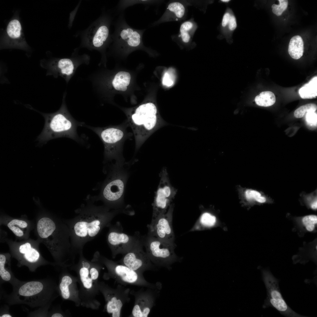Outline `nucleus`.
Returning <instances> with one entry per match:
<instances>
[{
  "label": "nucleus",
  "instance_id": "45",
  "mask_svg": "<svg viewBox=\"0 0 317 317\" xmlns=\"http://www.w3.org/2000/svg\"><path fill=\"white\" fill-rule=\"evenodd\" d=\"M221 2L222 3H228L230 1V0H221Z\"/></svg>",
  "mask_w": 317,
  "mask_h": 317
},
{
  "label": "nucleus",
  "instance_id": "14",
  "mask_svg": "<svg viewBox=\"0 0 317 317\" xmlns=\"http://www.w3.org/2000/svg\"><path fill=\"white\" fill-rule=\"evenodd\" d=\"M107 227L109 231L107 236V241L113 259L119 254L124 255L129 251L140 235L138 232L135 233L134 235L124 232L121 224L119 222L114 225L111 223Z\"/></svg>",
  "mask_w": 317,
  "mask_h": 317
},
{
  "label": "nucleus",
  "instance_id": "25",
  "mask_svg": "<svg viewBox=\"0 0 317 317\" xmlns=\"http://www.w3.org/2000/svg\"><path fill=\"white\" fill-rule=\"evenodd\" d=\"M10 253L0 254V276L1 278L6 281H10L13 277L11 269V257Z\"/></svg>",
  "mask_w": 317,
  "mask_h": 317
},
{
  "label": "nucleus",
  "instance_id": "4",
  "mask_svg": "<svg viewBox=\"0 0 317 317\" xmlns=\"http://www.w3.org/2000/svg\"><path fill=\"white\" fill-rule=\"evenodd\" d=\"M14 290L12 297L14 303H24L34 307L45 304L49 306L59 294L58 285L52 279L21 283Z\"/></svg>",
  "mask_w": 317,
  "mask_h": 317
},
{
  "label": "nucleus",
  "instance_id": "5",
  "mask_svg": "<svg viewBox=\"0 0 317 317\" xmlns=\"http://www.w3.org/2000/svg\"><path fill=\"white\" fill-rule=\"evenodd\" d=\"M91 261L99 262L106 268L107 272L104 273L103 276L104 280L112 279L124 286H135L158 290L161 288L160 283L154 284L149 282L146 280L143 274L107 258L102 255L98 251L94 253Z\"/></svg>",
  "mask_w": 317,
  "mask_h": 317
},
{
  "label": "nucleus",
  "instance_id": "44",
  "mask_svg": "<svg viewBox=\"0 0 317 317\" xmlns=\"http://www.w3.org/2000/svg\"><path fill=\"white\" fill-rule=\"evenodd\" d=\"M0 317H11L12 316L11 315H10V314H9L5 313V314H3Z\"/></svg>",
  "mask_w": 317,
  "mask_h": 317
},
{
  "label": "nucleus",
  "instance_id": "17",
  "mask_svg": "<svg viewBox=\"0 0 317 317\" xmlns=\"http://www.w3.org/2000/svg\"><path fill=\"white\" fill-rule=\"evenodd\" d=\"M89 60L87 55H80L74 53L70 58L57 59L52 61L48 72L55 76L63 77L68 81L77 68L82 64L88 63Z\"/></svg>",
  "mask_w": 317,
  "mask_h": 317
},
{
  "label": "nucleus",
  "instance_id": "34",
  "mask_svg": "<svg viewBox=\"0 0 317 317\" xmlns=\"http://www.w3.org/2000/svg\"><path fill=\"white\" fill-rule=\"evenodd\" d=\"M317 109L316 104L313 103L308 104L301 106L296 109L294 112V116L296 118H301L307 113L311 111L316 112Z\"/></svg>",
  "mask_w": 317,
  "mask_h": 317
},
{
  "label": "nucleus",
  "instance_id": "20",
  "mask_svg": "<svg viewBox=\"0 0 317 317\" xmlns=\"http://www.w3.org/2000/svg\"><path fill=\"white\" fill-rule=\"evenodd\" d=\"M87 127L99 136L104 144L105 158L107 159L115 158L117 153L115 145L123 137V131L115 127L104 128Z\"/></svg>",
  "mask_w": 317,
  "mask_h": 317
},
{
  "label": "nucleus",
  "instance_id": "10",
  "mask_svg": "<svg viewBox=\"0 0 317 317\" xmlns=\"http://www.w3.org/2000/svg\"><path fill=\"white\" fill-rule=\"evenodd\" d=\"M114 31L112 34L113 49L127 52L136 49L147 50L144 45L142 37L145 29L139 30L130 26L125 20L124 13H122L115 22Z\"/></svg>",
  "mask_w": 317,
  "mask_h": 317
},
{
  "label": "nucleus",
  "instance_id": "29",
  "mask_svg": "<svg viewBox=\"0 0 317 317\" xmlns=\"http://www.w3.org/2000/svg\"><path fill=\"white\" fill-rule=\"evenodd\" d=\"M256 104L259 106L268 107L274 104L276 101V97L274 94L270 91L261 92L255 98Z\"/></svg>",
  "mask_w": 317,
  "mask_h": 317
},
{
  "label": "nucleus",
  "instance_id": "37",
  "mask_svg": "<svg viewBox=\"0 0 317 317\" xmlns=\"http://www.w3.org/2000/svg\"><path fill=\"white\" fill-rule=\"evenodd\" d=\"M233 13L232 10L230 8H228L223 15L220 28L221 32L223 36L225 33L230 17Z\"/></svg>",
  "mask_w": 317,
  "mask_h": 317
},
{
  "label": "nucleus",
  "instance_id": "13",
  "mask_svg": "<svg viewBox=\"0 0 317 317\" xmlns=\"http://www.w3.org/2000/svg\"><path fill=\"white\" fill-rule=\"evenodd\" d=\"M98 287L105 301L104 311L111 317H121L123 307L130 300V289L119 284L112 288L102 281H98Z\"/></svg>",
  "mask_w": 317,
  "mask_h": 317
},
{
  "label": "nucleus",
  "instance_id": "3",
  "mask_svg": "<svg viewBox=\"0 0 317 317\" xmlns=\"http://www.w3.org/2000/svg\"><path fill=\"white\" fill-rule=\"evenodd\" d=\"M45 119L44 128L37 140L40 143H45L55 138L66 137L79 142L77 128L84 125L83 122L75 120L68 112L65 100L60 109L52 113H42Z\"/></svg>",
  "mask_w": 317,
  "mask_h": 317
},
{
  "label": "nucleus",
  "instance_id": "40",
  "mask_svg": "<svg viewBox=\"0 0 317 317\" xmlns=\"http://www.w3.org/2000/svg\"><path fill=\"white\" fill-rule=\"evenodd\" d=\"M174 76L173 71L168 70L164 74L162 80V83L165 86L170 87L174 83Z\"/></svg>",
  "mask_w": 317,
  "mask_h": 317
},
{
  "label": "nucleus",
  "instance_id": "6",
  "mask_svg": "<svg viewBox=\"0 0 317 317\" xmlns=\"http://www.w3.org/2000/svg\"><path fill=\"white\" fill-rule=\"evenodd\" d=\"M129 172L117 163L112 168L101 188L99 195L92 199L100 200L111 209L122 208L124 196Z\"/></svg>",
  "mask_w": 317,
  "mask_h": 317
},
{
  "label": "nucleus",
  "instance_id": "36",
  "mask_svg": "<svg viewBox=\"0 0 317 317\" xmlns=\"http://www.w3.org/2000/svg\"><path fill=\"white\" fill-rule=\"evenodd\" d=\"M152 1L149 0H121L118 4V9L123 11L128 7L135 4H142L144 5L151 4Z\"/></svg>",
  "mask_w": 317,
  "mask_h": 317
},
{
  "label": "nucleus",
  "instance_id": "19",
  "mask_svg": "<svg viewBox=\"0 0 317 317\" xmlns=\"http://www.w3.org/2000/svg\"><path fill=\"white\" fill-rule=\"evenodd\" d=\"M154 289L142 288L137 291H130V295L134 297V305L130 317H147L154 306L156 293Z\"/></svg>",
  "mask_w": 317,
  "mask_h": 317
},
{
  "label": "nucleus",
  "instance_id": "16",
  "mask_svg": "<svg viewBox=\"0 0 317 317\" xmlns=\"http://www.w3.org/2000/svg\"><path fill=\"white\" fill-rule=\"evenodd\" d=\"M144 247L142 236L140 235L132 248L117 262L142 274L145 271L153 270L155 265L144 251Z\"/></svg>",
  "mask_w": 317,
  "mask_h": 317
},
{
  "label": "nucleus",
  "instance_id": "9",
  "mask_svg": "<svg viewBox=\"0 0 317 317\" xmlns=\"http://www.w3.org/2000/svg\"><path fill=\"white\" fill-rule=\"evenodd\" d=\"M112 17L105 12L81 33L80 46L90 50L104 51L112 42L110 26Z\"/></svg>",
  "mask_w": 317,
  "mask_h": 317
},
{
  "label": "nucleus",
  "instance_id": "24",
  "mask_svg": "<svg viewBox=\"0 0 317 317\" xmlns=\"http://www.w3.org/2000/svg\"><path fill=\"white\" fill-rule=\"evenodd\" d=\"M216 222L215 216L208 212H203L189 231H198L204 228L212 227L215 225Z\"/></svg>",
  "mask_w": 317,
  "mask_h": 317
},
{
  "label": "nucleus",
  "instance_id": "31",
  "mask_svg": "<svg viewBox=\"0 0 317 317\" xmlns=\"http://www.w3.org/2000/svg\"><path fill=\"white\" fill-rule=\"evenodd\" d=\"M245 195L246 200L249 201H254L260 203H264L267 200L266 196L259 192L254 190L247 189L245 191Z\"/></svg>",
  "mask_w": 317,
  "mask_h": 317
},
{
  "label": "nucleus",
  "instance_id": "2",
  "mask_svg": "<svg viewBox=\"0 0 317 317\" xmlns=\"http://www.w3.org/2000/svg\"><path fill=\"white\" fill-rule=\"evenodd\" d=\"M35 234L49 251L57 266L69 268L75 263L77 254L71 244L69 227L63 219L42 211L37 216Z\"/></svg>",
  "mask_w": 317,
  "mask_h": 317
},
{
  "label": "nucleus",
  "instance_id": "15",
  "mask_svg": "<svg viewBox=\"0 0 317 317\" xmlns=\"http://www.w3.org/2000/svg\"><path fill=\"white\" fill-rule=\"evenodd\" d=\"M175 205L172 203L167 212L154 220L147 225L148 234L164 242L175 245V235L172 226Z\"/></svg>",
  "mask_w": 317,
  "mask_h": 317
},
{
  "label": "nucleus",
  "instance_id": "39",
  "mask_svg": "<svg viewBox=\"0 0 317 317\" xmlns=\"http://www.w3.org/2000/svg\"><path fill=\"white\" fill-rule=\"evenodd\" d=\"M237 26L236 19L233 12L231 15L228 26L224 36L227 38H230L231 35L236 29Z\"/></svg>",
  "mask_w": 317,
  "mask_h": 317
},
{
  "label": "nucleus",
  "instance_id": "27",
  "mask_svg": "<svg viewBox=\"0 0 317 317\" xmlns=\"http://www.w3.org/2000/svg\"><path fill=\"white\" fill-rule=\"evenodd\" d=\"M301 97L303 99L315 98L317 96V77L312 78L307 83L301 88L299 90Z\"/></svg>",
  "mask_w": 317,
  "mask_h": 317
},
{
  "label": "nucleus",
  "instance_id": "38",
  "mask_svg": "<svg viewBox=\"0 0 317 317\" xmlns=\"http://www.w3.org/2000/svg\"><path fill=\"white\" fill-rule=\"evenodd\" d=\"M279 5L273 4L272 6L273 13L277 16L281 15L283 12L287 9L288 5V1L279 0Z\"/></svg>",
  "mask_w": 317,
  "mask_h": 317
},
{
  "label": "nucleus",
  "instance_id": "23",
  "mask_svg": "<svg viewBox=\"0 0 317 317\" xmlns=\"http://www.w3.org/2000/svg\"><path fill=\"white\" fill-rule=\"evenodd\" d=\"M156 107L152 103L142 104L137 107L131 116L132 122L137 127L146 131H150L157 122Z\"/></svg>",
  "mask_w": 317,
  "mask_h": 317
},
{
  "label": "nucleus",
  "instance_id": "28",
  "mask_svg": "<svg viewBox=\"0 0 317 317\" xmlns=\"http://www.w3.org/2000/svg\"><path fill=\"white\" fill-rule=\"evenodd\" d=\"M130 79L131 75L129 72L120 71L115 76L112 85L116 90L125 91L127 89V86L129 84Z\"/></svg>",
  "mask_w": 317,
  "mask_h": 317
},
{
  "label": "nucleus",
  "instance_id": "11",
  "mask_svg": "<svg viewBox=\"0 0 317 317\" xmlns=\"http://www.w3.org/2000/svg\"><path fill=\"white\" fill-rule=\"evenodd\" d=\"M142 238L147 254L155 265L170 269L172 264L181 259L175 253L176 244L164 242L148 233Z\"/></svg>",
  "mask_w": 317,
  "mask_h": 317
},
{
  "label": "nucleus",
  "instance_id": "8",
  "mask_svg": "<svg viewBox=\"0 0 317 317\" xmlns=\"http://www.w3.org/2000/svg\"><path fill=\"white\" fill-rule=\"evenodd\" d=\"M4 242L8 246L11 256L17 261L18 266H25L33 271L42 265H56L55 262H48L42 256L39 247L41 243L37 239L35 240L29 238L18 241L7 237Z\"/></svg>",
  "mask_w": 317,
  "mask_h": 317
},
{
  "label": "nucleus",
  "instance_id": "12",
  "mask_svg": "<svg viewBox=\"0 0 317 317\" xmlns=\"http://www.w3.org/2000/svg\"><path fill=\"white\" fill-rule=\"evenodd\" d=\"M261 272L267 292V298L263 306V308L272 307L286 317H307L296 312L288 305L280 292L279 280L269 269H263Z\"/></svg>",
  "mask_w": 317,
  "mask_h": 317
},
{
  "label": "nucleus",
  "instance_id": "30",
  "mask_svg": "<svg viewBox=\"0 0 317 317\" xmlns=\"http://www.w3.org/2000/svg\"><path fill=\"white\" fill-rule=\"evenodd\" d=\"M22 26L20 21L14 19L9 23L6 28V33L9 37L12 39H18L21 35Z\"/></svg>",
  "mask_w": 317,
  "mask_h": 317
},
{
  "label": "nucleus",
  "instance_id": "41",
  "mask_svg": "<svg viewBox=\"0 0 317 317\" xmlns=\"http://www.w3.org/2000/svg\"><path fill=\"white\" fill-rule=\"evenodd\" d=\"M317 113L315 112L311 111L307 113L306 120L307 124L312 126H317Z\"/></svg>",
  "mask_w": 317,
  "mask_h": 317
},
{
  "label": "nucleus",
  "instance_id": "35",
  "mask_svg": "<svg viewBox=\"0 0 317 317\" xmlns=\"http://www.w3.org/2000/svg\"><path fill=\"white\" fill-rule=\"evenodd\" d=\"M302 222L307 231H312L317 223V216L313 215H306L302 218Z\"/></svg>",
  "mask_w": 317,
  "mask_h": 317
},
{
  "label": "nucleus",
  "instance_id": "1",
  "mask_svg": "<svg viewBox=\"0 0 317 317\" xmlns=\"http://www.w3.org/2000/svg\"><path fill=\"white\" fill-rule=\"evenodd\" d=\"M92 200H88L75 211L76 215L65 219L70 231L72 248L77 254L83 251L85 244L94 239L113 218L120 213L131 215L126 208L111 209L104 205L97 206Z\"/></svg>",
  "mask_w": 317,
  "mask_h": 317
},
{
  "label": "nucleus",
  "instance_id": "42",
  "mask_svg": "<svg viewBox=\"0 0 317 317\" xmlns=\"http://www.w3.org/2000/svg\"><path fill=\"white\" fill-rule=\"evenodd\" d=\"M7 233L4 230L0 229V242H4L5 240L7 237Z\"/></svg>",
  "mask_w": 317,
  "mask_h": 317
},
{
  "label": "nucleus",
  "instance_id": "7",
  "mask_svg": "<svg viewBox=\"0 0 317 317\" xmlns=\"http://www.w3.org/2000/svg\"><path fill=\"white\" fill-rule=\"evenodd\" d=\"M78 261L69 267L77 274L79 285V297L81 306L92 310H97L101 305L97 299L100 291L98 284L94 281L90 274L91 261L84 257L83 251L79 253Z\"/></svg>",
  "mask_w": 317,
  "mask_h": 317
},
{
  "label": "nucleus",
  "instance_id": "43",
  "mask_svg": "<svg viewBox=\"0 0 317 317\" xmlns=\"http://www.w3.org/2000/svg\"><path fill=\"white\" fill-rule=\"evenodd\" d=\"M65 315L63 313L55 312L53 313L51 317H63L65 316Z\"/></svg>",
  "mask_w": 317,
  "mask_h": 317
},
{
  "label": "nucleus",
  "instance_id": "22",
  "mask_svg": "<svg viewBox=\"0 0 317 317\" xmlns=\"http://www.w3.org/2000/svg\"><path fill=\"white\" fill-rule=\"evenodd\" d=\"M66 271L64 270L60 276L58 285L59 294L63 299L71 301L76 306L79 307L81 306V301L77 277Z\"/></svg>",
  "mask_w": 317,
  "mask_h": 317
},
{
  "label": "nucleus",
  "instance_id": "21",
  "mask_svg": "<svg viewBox=\"0 0 317 317\" xmlns=\"http://www.w3.org/2000/svg\"><path fill=\"white\" fill-rule=\"evenodd\" d=\"M175 197L172 189L163 180L160 179L152 204L151 220L165 213Z\"/></svg>",
  "mask_w": 317,
  "mask_h": 317
},
{
  "label": "nucleus",
  "instance_id": "33",
  "mask_svg": "<svg viewBox=\"0 0 317 317\" xmlns=\"http://www.w3.org/2000/svg\"><path fill=\"white\" fill-rule=\"evenodd\" d=\"M167 12L173 13L175 16L181 18L184 15L185 9L184 5L179 2H174L170 3L168 5Z\"/></svg>",
  "mask_w": 317,
  "mask_h": 317
},
{
  "label": "nucleus",
  "instance_id": "26",
  "mask_svg": "<svg viewBox=\"0 0 317 317\" xmlns=\"http://www.w3.org/2000/svg\"><path fill=\"white\" fill-rule=\"evenodd\" d=\"M304 51V43L302 38L299 36H295L291 39L288 51L293 58L297 60L303 55Z\"/></svg>",
  "mask_w": 317,
  "mask_h": 317
},
{
  "label": "nucleus",
  "instance_id": "18",
  "mask_svg": "<svg viewBox=\"0 0 317 317\" xmlns=\"http://www.w3.org/2000/svg\"><path fill=\"white\" fill-rule=\"evenodd\" d=\"M7 227L15 235L16 241H20L29 238L31 232L34 230L35 221L28 219L25 215L19 218H14L4 214L1 215L0 225Z\"/></svg>",
  "mask_w": 317,
  "mask_h": 317
},
{
  "label": "nucleus",
  "instance_id": "32",
  "mask_svg": "<svg viewBox=\"0 0 317 317\" xmlns=\"http://www.w3.org/2000/svg\"><path fill=\"white\" fill-rule=\"evenodd\" d=\"M193 26V23L190 21H186L181 24L180 32L181 37L183 42L187 43L190 41L191 37L190 32Z\"/></svg>",
  "mask_w": 317,
  "mask_h": 317
}]
</instances>
